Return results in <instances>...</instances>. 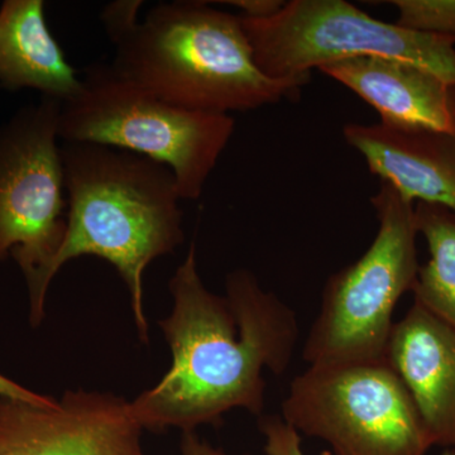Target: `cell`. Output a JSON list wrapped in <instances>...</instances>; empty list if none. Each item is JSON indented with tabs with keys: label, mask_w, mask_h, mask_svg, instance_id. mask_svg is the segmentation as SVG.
<instances>
[{
	"label": "cell",
	"mask_w": 455,
	"mask_h": 455,
	"mask_svg": "<svg viewBox=\"0 0 455 455\" xmlns=\"http://www.w3.org/2000/svg\"><path fill=\"white\" fill-rule=\"evenodd\" d=\"M173 307L158 322L172 364L157 385L131 401L143 430L182 433L220 425L224 414L244 409L262 416L263 371L286 372L299 340L296 313L265 291L252 272H230L226 295L212 292L197 271L191 243L170 280Z\"/></svg>",
	"instance_id": "obj_1"
},
{
	"label": "cell",
	"mask_w": 455,
	"mask_h": 455,
	"mask_svg": "<svg viewBox=\"0 0 455 455\" xmlns=\"http://www.w3.org/2000/svg\"><path fill=\"white\" fill-rule=\"evenodd\" d=\"M68 218L46 283L68 260L97 256L112 263L127 284L142 343H148L143 274L185 239L175 175L145 156L95 143L61 146Z\"/></svg>",
	"instance_id": "obj_2"
},
{
	"label": "cell",
	"mask_w": 455,
	"mask_h": 455,
	"mask_svg": "<svg viewBox=\"0 0 455 455\" xmlns=\"http://www.w3.org/2000/svg\"><path fill=\"white\" fill-rule=\"evenodd\" d=\"M113 44L116 73L194 112L229 114L295 100L311 79L263 74L241 17L208 2L158 3Z\"/></svg>",
	"instance_id": "obj_3"
},
{
	"label": "cell",
	"mask_w": 455,
	"mask_h": 455,
	"mask_svg": "<svg viewBox=\"0 0 455 455\" xmlns=\"http://www.w3.org/2000/svg\"><path fill=\"white\" fill-rule=\"evenodd\" d=\"M82 80L80 94L61 103L60 140L145 156L172 171L181 200L202 196L235 133L229 114L172 106L123 77L112 64L89 65Z\"/></svg>",
	"instance_id": "obj_4"
},
{
	"label": "cell",
	"mask_w": 455,
	"mask_h": 455,
	"mask_svg": "<svg viewBox=\"0 0 455 455\" xmlns=\"http://www.w3.org/2000/svg\"><path fill=\"white\" fill-rule=\"evenodd\" d=\"M371 203L379 232L357 262L326 281L302 352L310 366L385 362L395 307L414 289L420 269L415 203L386 181Z\"/></svg>",
	"instance_id": "obj_5"
},
{
	"label": "cell",
	"mask_w": 455,
	"mask_h": 455,
	"mask_svg": "<svg viewBox=\"0 0 455 455\" xmlns=\"http://www.w3.org/2000/svg\"><path fill=\"white\" fill-rule=\"evenodd\" d=\"M241 20L254 61L272 79L310 77L311 68L331 62L379 56L455 84L454 36L381 22L346 0H291L274 17Z\"/></svg>",
	"instance_id": "obj_6"
},
{
	"label": "cell",
	"mask_w": 455,
	"mask_h": 455,
	"mask_svg": "<svg viewBox=\"0 0 455 455\" xmlns=\"http://www.w3.org/2000/svg\"><path fill=\"white\" fill-rule=\"evenodd\" d=\"M281 418L335 455H425L433 442L387 361L310 366L290 385Z\"/></svg>",
	"instance_id": "obj_7"
},
{
	"label": "cell",
	"mask_w": 455,
	"mask_h": 455,
	"mask_svg": "<svg viewBox=\"0 0 455 455\" xmlns=\"http://www.w3.org/2000/svg\"><path fill=\"white\" fill-rule=\"evenodd\" d=\"M60 112L44 98L0 128V262L11 253L25 274L33 326L44 320L47 269L66 230Z\"/></svg>",
	"instance_id": "obj_8"
},
{
	"label": "cell",
	"mask_w": 455,
	"mask_h": 455,
	"mask_svg": "<svg viewBox=\"0 0 455 455\" xmlns=\"http://www.w3.org/2000/svg\"><path fill=\"white\" fill-rule=\"evenodd\" d=\"M130 401L66 391L51 405L0 396V455H143Z\"/></svg>",
	"instance_id": "obj_9"
},
{
	"label": "cell",
	"mask_w": 455,
	"mask_h": 455,
	"mask_svg": "<svg viewBox=\"0 0 455 455\" xmlns=\"http://www.w3.org/2000/svg\"><path fill=\"white\" fill-rule=\"evenodd\" d=\"M343 137L406 200L455 212V133L349 123Z\"/></svg>",
	"instance_id": "obj_10"
},
{
	"label": "cell",
	"mask_w": 455,
	"mask_h": 455,
	"mask_svg": "<svg viewBox=\"0 0 455 455\" xmlns=\"http://www.w3.org/2000/svg\"><path fill=\"white\" fill-rule=\"evenodd\" d=\"M363 99L382 124L455 133V84L419 66L358 56L317 68Z\"/></svg>",
	"instance_id": "obj_11"
},
{
	"label": "cell",
	"mask_w": 455,
	"mask_h": 455,
	"mask_svg": "<svg viewBox=\"0 0 455 455\" xmlns=\"http://www.w3.org/2000/svg\"><path fill=\"white\" fill-rule=\"evenodd\" d=\"M386 361L414 398L433 445L455 447V328L412 305L395 323Z\"/></svg>",
	"instance_id": "obj_12"
},
{
	"label": "cell",
	"mask_w": 455,
	"mask_h": 455,
	"mask_svg": "<svg viewBox=\"0 0 455 455\" xmlns=\"http://www.w3.org/2000/svg\"><path fill=\"white\" fill-rule=\"evenodd\" d=\"M0 86L38 90L60 103L82 92V77L47 27L42 0H7L0 7Z\"/></svg>",
	"instance_id": "obj_13"
},
{
	"label": "cell",
	"mask_w": 455,
	"mask_h": 455,
	"mask_svg": "<svg viewBox=\"0 0 455 455\" xmlns=\"http://www.w3.org/2000/svg\"><path fill=\"white\" fill-rule=\"evenodd\" d=\"M415 224L429 248L412 292L415 304L455 328V212L416 203Z\"/></svg>",
	"instance_id": "obj_14"
},
{
	"label": "cell",
	"mask_w": 455,
	"mask_h": 455,
	"mask_svg": "<svg viewBox=\"0 0 455 455\" xmlns=\"http://www.w3.org/2000/svg\"><path fill=\"white\" fill-rule=\"evenodd\" d=\"M386 3L397 9V26L410 31L455 37V0H391Z\"/></svg>",
	"instance_id": "obj_15"
},
{
	"label": "cell",
	"mask_w": 455,
	"mask_h": 455,
	"mask_svg": "<svg viewBox=\"0 0 455 455\" xmlns=\"http://www.w3.org/2000/svg\"><path fill=\"white\" fill-rule=\"evenodd\" d=\"M259 427L265 436L267 455H305L300 434L280 415L259 416Z\"/></svg>",
	"instance_id": "obj_16"
},
{
	"label": "cell",
	"mask_w": 455,
	"mask_h": 455,
	"mask_svg": "<svg viewBox=\"0 0 455 455\" xmlns=\"http://www.w3.org/2000/svg\"><path fill=\"white\" fill-rule=\"evenodd\" d=\"M142 4L143 2L140 0H118L104 8L100 20L112 44H116L119 38L139 25V14Z\"/></svg>",
	"instance_id": "obj_17"
},
{
	"label": "cell",
	"mask_w": 455,
	"mask_h": 455,
	"mask_svg": "<svg viewBox=\"0 0 455 455\" xmlns=\"http://www.w3.org/2000/svg\"><path fill=\"white\" fill-rule=\"evenodd\" d=\"M218 3L238 8L241 11L239 16L248 20H266L274 17L286 4L283 0H228Z\"/></svg>",
	"instance_id": "obj_18"
},
{
	"label": "cell",
	"mask_w": 455,
	"mask_h": 455,
	"mask_svg": "<svg viewBox=\"0 0 455 455\" xmlns=\"http://www.w3.org/2000/svg\"><path fill=\"white\" fill-rule=\"evenodd\" d=\"M0 396L25 401V403H35V405H51L56 400V398L44 396L37 392L28 390L20 383L14 382L13 379L3 376L2 373H0Z\"/></svg>",
	"instance_id": "obj_19"
},
{
	"label": "cell",
	"mask_w": 455,
	"mask_h": 455,
	"mask_svg": "<svg viewBox=\"0 0 455 455\" xmlns=\"http://www.w3.org/2000/svg\"><path fill=\"white\" fill-rule=\"evenodd\" d=\"M182 455H232L226 451L212 447L206 440L200 439L196 431H188L182 434L181 439Z\"/></svg>",
	"instance_id": "obj_20"
}]
</instances>
